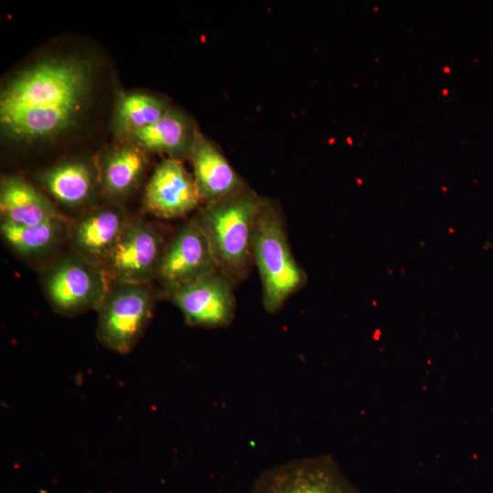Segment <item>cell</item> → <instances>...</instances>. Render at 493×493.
<instances>
[{
    "label": "cell",
    "instance_id": "obj_14",
    "mask_svg": "<svg viewBox=\"0 0 493 493\" xmlns=\"http://www.w3.org/2000/svg\"><path fill=\"white\" fill-rule=\"evenodd\" d=\"M147 164V152L132 143L108 149L97 162L102 194L121 205L138 188Z\"/></svg>",
    "mask_w": 493,
    "mask_h": 493
},
{
    "label": "cell",
    "instance_id": "obj_13",
    "mask_svg": "<svg viewBox=\"0 0 493 493\" xmlns=\"http://www.w3.org/2000/svg\"><path fill=\"white\" fill-rule=\"evenodd\" d=\"M44 190L60 205L89 208L102 194L97 162L74 158L60 162L37 173Z\"/></svg>",
    "mask_w": 493,
    "mask_h": 493
},
{
    "label": "cell",
    "instance_id": "obj_11",
    "mask_svg": "<svg viewBox=\"0 0 493 493\" xmlns=\"http://www.w3.org/2000/svg\"><path fill=\"white\" fill-rule=\"evenodd\" d=\"M130 216L121 205H94L69 224L75 253L102 269Z\"/></svg>",
    "mask_w": 493,
    "mask_h": 493
},
{
    "label": "cell",
    "instance_id": "obj_8",
    "mask_svg": "<svg viewBox=\"0 0 493 493\" xmlns=\"http://www.w3.org/2000/svg\"><path fill=\"white\" fill-rule=\"evenodd\" d=\"M216 271L208 239L194 216L166 242L154 278L165 292Z\"/></svg>",
    "mask_w": 493,
    "mask_h": 493
},
{
    "label": "cell",
    "instance_id": "obj_2",
    "mask_svg": "<svg viewBox=\"0 0 493 493\" xmlns=\"http://www.w3.org/2000/svg\"><path fill=\"white\" fill-rule=\"evenodd\" d=\"M261 201L247 187L228 199L204 205L196 215L219 272L235 286L246 278L253 266V235Z\"/></svg>",
    "mask_w": 493,
    "mask_h": 493
},
{
    "label": "cell",
    "instance_id": "obj_5",
    "mask_svg": "<svg viewBox=\"0 0 493 493\" xmlns=\"http://www.w3.org/2000/svg\"><path fill=\"white\" fill-rule=\"evenodd\" d=\"M110 283L104 271L77 253L52 263L43 276V288L53 309L66 316L98 310Z\"/></svg>",
    "mask_w": 493,
    "mask_h": 493
},
{
    "label": "cell",
    "instance_id": "obj_4",
    "mask_svg": "<svg viewBox=\"0 0 493 493\" xmlns=\"http://www.w3.org/2000/svg\"><path fill=\"white\" fill-rule=\"evenodd\" d=\"M153 304L148 284H110L98 309L100 342L115 352H130L150 322Z\"/></svg>",
    "mask_w": 493,
    "mask_h": 493
},
{
    "label": "cell",
    "instance_id": "obj_9",
    "mask_svg": "<svg viewBox=\"0 0 493 493\" xmlns=\"http://www.w3.org/2000/svg\"><path fill=\"white\" fill-rule=\"evenodd\" d=\"M250 493H360L329 461L293 459L261 472Z\"/></svg>",
    "mask_w": 493,
    "mask_h": 493
},
{
    "label": "cell",
    "instance_id": "obj_3",
    "mask_svg": "<svg viewBox=\"0 0 493 493\" xmlns=\"http://www.w3.org/2000/svg\"><path fill=\"white\" fill-rule=\"evenodd\" d=\"M252 259L261 280L262 305L269 314L278 312L307 283V274L292 254L282 210L271 199L262 197L254 228Z\"/></svg>",
    "mask_w": 493,
    "mask_h": 493
},
{
    "label": "cell",
    "instance_id": "obj_1",
    "mask_svg": "<svg viewBox=\"0 0 493 493\" xmlns=\"http://www.w3.org/2000/svg\"><path fill=\"white\" fill-rule=\"evenodd\" d=\"M95 72L90 58L58 56L16 73L0 92L2 136L26 145L71 130L89 106Z\"/></svg>",
    "mask_w": 493,
    "mask_h": 493
},
{
    "label": "cell",
    "instance_id": "obj_12",
    "mask_svg": "<svg viewBox=\"0 0 493 493\" xmlns=\"http://www.w3.org/2000/svg\"><path fill=\"white\" fill-rule=\"evenodd\" d=\"M189 159L198 194L205 205L228 199L248 187L215 143L199 131Z\"/></svg>",
    "mask_w": 493,
    "mask_h": 493
},
{
    "label": "cell",
    "instance_id": "obj_15",
    "mask_svg": "<svg viewBox=\"0 0 493 493\" xmlns=\"http://www.w3.org/2000/svg\"><path fill=\"white\" fill-rule=\"evenodd\" d=\"M0 213L2 221L17 226H33L65 218L44 193L16 175L1 178Z\"/></svg>",
    "mask_w": 493,
    "mask_h": 493
},
{
    "label": "cell",
    "instance_id": "obj_18",
    "mask_svg": "<svg viewBox=\"0 0 493 493\" xmlns=\"http://www.w3.org/2000/svg\"><path fill=\"white\" fill-rule=\"evenodd\" d=\"M68 226L66 217L33 226H17L1 220L0 233L3 240L16 253L32 257L57 246Z\"/></svg>",
    "mask_w": 493,
    "mask_h": 493
},
{
    "label": "cell",
    "instance_id": "obj_7",
    "mask_svg": "<svg viewBox=\"0 0 493 493\" xmlns=\"http://www.w3.org/2000/svg\"><path fill=\"white\" fill-rule=\"evenodd\" d=\"M235 285L216 271L165 291L189 326L215 329L230 325L236 312Z\"/></svg>",
    "mask_w": 493,
    "mask_h": 493
},
{
    "label": "cell",
    "instance_id": "obj_10",
    "mask_svg": "<svg viewBox=\"0 0 493 493\" xmlns=\"http://www.w3.org/2000/svg\"><path fill=\"white\" fill-rule=\"evenodd\" d=\"M147 212L162 219H175L196 209L201 200L193 177L183 161L165 158L154 168L144 189Z\"/></svg>",
    "mask_w": 493,
    "mask_h": 493
},
{
    "label": "cell",
    "instance_id": "obj_16",
    "mask_svg": "<svg viewBox=\"0 0 493 493\" xmlns=\"http://www.w3.org/2000/svg\"><path fill=\"white\" fill-rule=\"evenodd\" d=\"M197 131L184 112L171 107L156 122L126 142L146 152L183 160L189 158Z\"/></svg>",
    "mask_w": 493,
    "mask_h": 493
},
{
    "label": "cell",
    "instance_id": "obj_6",
    "mask_svg": "<svg viewBox=\"0 0 493 493\" xmlns=\"http://www.w3.org/2000/svg\"><path fill=\"white\" fill-rule=\"evenodd\" d=\"M162 232L148 222L130 217L102 267L110 284H148L166 245Z\"/></svg>",
    "mask_w": 493,
    "mask_h": 493
},
{
    "label": "cell",
    "instance_id": "obj_17",
    "mask_svg": "<svg viewBox=\"0 0 493 493\" xmlns=\"http://www.w3.org/2000/svg\"><path fill=\"white\" fill-rule=\"evenodd\" d=\"M171 107L164 99L148 92H120L113 112V129L127 141L156 122Z\"/></svg>",
    "mask_w": 493,
    "mask_h": 493
}]
</instances>
